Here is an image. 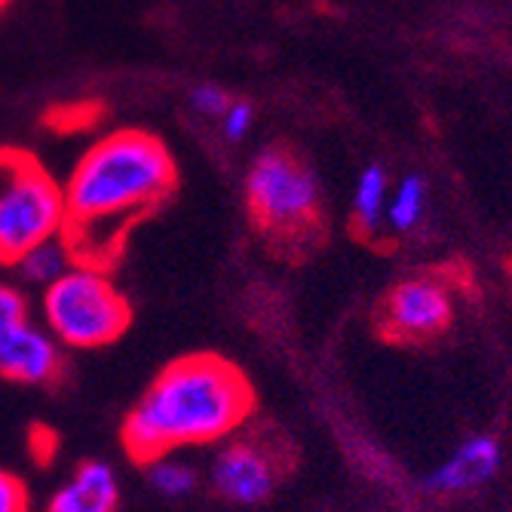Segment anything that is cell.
<instances>
[{
  "mask_svg": "<svg viewBox=\"0 0 512 512\" xmlns=\"http://www.w3.org/2000/svg\"><path fill=\"white\" fill-rule=\"evenodd\" d=\"M62 188V243L74 264L111 273L123 258L132 230L172 200L178 163L160 135L126 126L86 148Z\"/></svg>",
  "mask_w": 512,
  "mask_h": 512,
  "instance_id": "1",
  "label": "cell"
},
{
  "mask_svg": "<svg viewBox=\"0 0 512 512\" xmlns=\"http://www.w3.org/2000/svg\"><path fill=\"white\" fill-rule=\"evenodd\" d=\"M258 414V393L246 371L221 353H184L166 362L120 424L123 454L151 467L184 448L234 436Z\"/></svg>",
  "mask_w": 512,
  "mask_h": 512,
  "instance_id": "2",
  "label": "cell"
},
{
  "mask_svg": "<svg viewBox=\"0 0 512 512\" xmlns=\"http://www.w3.org/2000/svg\"><path fill=\"white\" fill-rule=\"evenodd\" d=\"M249 224L283 264H310L332 237L322 184L310 160L286 142L261 148L243 181Z\"/></svg>",
  "mask_w": 512,
  "mask_h": 512,
  "instance_id": "3",
  "label": "cell"
},
{
  "mask_svg": "<svg viewBox=\"0 0 512 512\" xmlns=\"http://www.w3.org/2000/svg\"><path fill=\"white\" fill-rule=\"evenodd\" d=\"M476 295V279L467 261H445L414 270L371 307V335L387 347L424 350L439 344L454 325V298Z\"/></svg>",
  "mask_w": 512,
  "mask_h": 512,
  "instance_id": "4",
  "label": "cell"
},
{
  "mask_svg": "<svg viewBox=\"0 0 512 512\" xmlns=\"http://www.w3.org/2000/svg\"><path fill=\"white\" fill-rule=\"evenodd\" d=\"M65 230L62 181L25 148H0V264L16 267Z\"/></svg>",
  "mask_w": 512,
  "mask_h": 512,
  "instance_id": "5",
  "label": "cell"
},
{
  "mask_svg": "<svg viewBox=\"0 0 512 512\" xmlns=\"http://www.w3.org/2000/svg\"><path fill=\"white\" fill-rule=\"evenodd\" d=\"M43 322L62 347L102 350L132 329V304L108 270L71 264L43 289Z\"/></svg>",
  "mask_w": 512,
  "mask_h": 512,
  "instance_id": "6",
  "label": "cell"
},
{
  "mask_svg": "<svg viewBox=\"0 0 512 512\" xmlns=\"http://www.w3.org/2000/svg\"><path fill=\"white\" fill-rule=\"evenodd\" d=\"M298 445L295 439L267 417H252L240 427L212 463V491L237 506L267 503L298 473Z\"/></svg>",
  "mask_w": 512,
  "mask_h": 512,
  "instance_id": "7",
  "label": "cell"
},
{
  "mask_svg": "<svg viewBox=\"0 0 512 512\" xmlns=\"http://www.w3.org/2000/svg\"><path fill=\"white\" fill-rule=\"evenodd\" d=\"M0 378L22 387H62L68 359L62 344L31 322L25 295L0 283Z\"/></svg>",
  "mask_w": 512,
  "mask_h": 512,
  "instance_id": "8",
  "label": "cell"
},
{
  "mask_svg": "<svg viewBox=\"0 0 512 512\" xmlns=\"http://www.w3.org/2000/svg\"><path fill=\"white\" fill-rule=\"evenodd\" d=\"M46 512H120V485L105 460H83Z\"/></svg>",
  "mask_w": 512,
  "mask_h": 512,
  "instance_id": "9",
  "label": "cell"
},
{
  "mask_svg": "<svg viewBox=\"0 0 512 512\" xmlns=\"http://www.w3.org/2000/svg\"><path fill=\"white\" fill-rule=\"evenodd\" d=\"M497 470V442L491 436H479L463 445L445 467L433 476L436 491H470L482 485Z\"/></svg>",
  "mask_w": 512,
  "mask_h": 512,
  "instance_id": "10",
  "label": "cell"
},
{
  "mask_svg": "<svg viewBox=\"0 0 512 512\" xmlns=\"http://www.w3.org/2000/svg\"><path fill=\"white\" fill-rule=\"evenodd\" d=\"M387 194V175L381 166H368L359 178V188L353 197V215H350V237L365 246H381V206Z\"/></svg>",
  "mask_w": 512,
  "mask_h": 512,
  "instance_id": "11",
  "label": "cell"
},
{
  "mask_svg": "<svg viewBox=\"0 0 512 512\" xmlns=\"http://www.w3.org/2000/svg\"><path fill=\"white\" fill-rule=\"evenodd\" d=\"M71 264H74V258H71L68 246H65L62 237H59V240H50V243H43V246L31 249V252L16 264V270L28 279V283H37V286L46 289L50 283H56V279H59Z\"/></svg>",
  "mask_w": 512,
  "mask_h": 512,
  "instance_id": "12",
  "label": "cell"
},
{
  "mask_svg": "<svg viewBox=\"0 0 512 512\" xmlns=\"http://www.w3.org/2000/svg\"><path fill=\"white\" fill-rule=\"evenodd\" d=\"M105 117V105L96 99H77V102H62L56 108L46 111V126L62 132V135H74V132H86Z\"/></svg>",
  "mask_w": 512,
  "mask_h": 512,
  "instance_id": "13",
  "label": "cell"
},
{
  "mask_svg": "<svg viewBox=\"0 0 512 512\" xmlns=\"http://www.w3.org/2000/svg\"><path fill=\"white\" fill-rule=\"evenodd\" d=\"M151 473V485L163 494V497H188L197 488V473L191 463H181L175 457H163L148 467Z\"/></svg>",
  "mask_w": 512,
  "mask_h": 512,
  "instance_id": "14",
  "label": "cell"
},
{
  "mask_svg": "<svg viewBox=\"0 0 512 512\" xmlns=\"http://www.w3.org/2000/svg\"><path fill=\"white\" fill-rule=\"evenodd\" d=\"M424 178L421 175H408L402 184H399V191H396V200L390 206V224L396 230H408L414 227L417 221H421V212H424Z\"/></svg>",
  "mask_w": 512,
  "mask_h": 512,
  "instance_id": "15",
  "label": "cell"
},
{
  "mask_svg": "<svg viewBox=\"0 0 512 512\" xmlns=\"http://www.w3.org/2000/svg\"><path fill=\"white\" fill-rule=\"evenodd\" d=\"M230 102H234V96H230V92L224 86H218V83H200V86L191 89V108L200 117L218 120L227 111Z\"/></svg>",
  "mask_w": 512,
  "mask_h": 512,
  "instance_id": "16",
  "label": "cell"
},
{
  "mask_svg": "<svg viewBox=\"0 0 512 512\" xmlns=\"http://www.w3.org/2000/svg\"><path fill=\"white\" fill-rule=\"evenodd\" d=\"M252 120H255V108H252V102H246V99H234L227 105V111L218 117V123H221V135L227 138V142H243V138L249 135V129H252Z\"/></svg>",
  "mask_w": 512,
  "mask_h": 512,
  "instance_id": "17",
  "label": "cell"
},
{
  "mask_svg": "<svg viewBox=\"0 0 512 512\" xmlns=\"http://www.w3.org/2000/svg\"><path fill=\"white\" fill-rule=\"evenodd\" d=\"M0 512H31V491L19 473L0 470Z\"/></svg>",
  "mask_w": 512,
  "mask_h": 512,
  "instance_id": "18",
  "label": "cell"
},
{
  "mask_svg": "<svg viewBox=\"0 0 512 512\" xmlns=\"http://www.w3.org/2000/svg\"><path fill=\"white\" fill-rule=\"evenodd\" d=\"M28 448H31V457L40 463V467H46V463H53L59 454V433L53 427L34 424L28 433Z\"/></svg>",
  "mask_w": 512,
  "mask_h": 512,
  "instance_id": "19",
  "label": "cell"
},
{
  "mask_svg": "<svg viewBox=\"0 0 512 512\" xmlns=\"http://www.w3.org/2000/svg\"><path fill=\"white\" fill-rule=\"evenodd\" d=\"M10 4H13V0H0V13H4V10H7Z\"/></svg>",
  "mask_w": 512,
  "mask_h": 512,
  "instance_id": "20",
  "label": "cell"
}]
</instances>
